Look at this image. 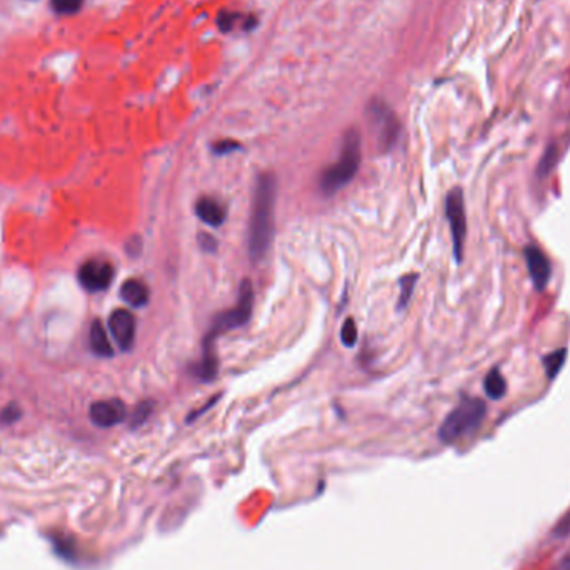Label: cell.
<instances>
[{
  "label": "cell",
  "instance_id": "cell-1",
  "mask_svg": "<svg viewBox=\"0 0 570 570\" xmlns=\"http://www.w3.org/2000/svg\"><path fill=\"white\" fill-rule=\"evenodd\" d=\"M252 307H254V289H252L250 281L246 278L240 284L237 304L232 309H229V311L217 315L209 334L205 335L204 355H202V361L197 367V376L200 380L210 382L216 378L217 370H219V361H217L216 355V340L224 332L233 331V328L246 325L252 315Z\"/></svg>",
  "mask_w": 570,
  "mask_h": 570
},
{
  "label": "cell",
  "instance_id": "cell-2",
  "mask_svg": "<svg viewBox=\"0 0 570 570\" xmlns=\"http://www.w3.org/2000/svg\"><path fill=\"white\" fill-rule=\"evenodd\" d=\"M277 198V182L272 174L260 175L252 202L248 220V255L252 260H260L267 254L274 239V213Z\"/></svg>",
  "mask_w": 570,
  "mask_h": 570
},
{
  "label": "cell",
  "instance_id": "cell-3",
  "mask_svg": "<svg viewBox=\"0 0 570 570\" xmlns=\"http://www.w3.org/2000/svg\"><path fill=\"white\" fill-rule=\"evenodd\" d=\"M361 135L357 130H349L344 139L340 159L320 175V192L324 195H334L350 181H354L361 167Z\"/></svg>",
  "mask_w": 570,
  "mask_h": 570
},
{
  "label": "cell",
  "instance_id": "cell-4",
  "mask_svg": "<svg viewBox=\"0 0 570 570\" xmlns=\"http://www.w3.org/2000/svg\"><path fill=\"white\" fill-rule=\"evenodd\" d=\"M485 415H487V407H485L484 400L477 399V397H464L442 422L439 428V439L443 443L461 441L479 430Z\"/></svg>",
  "mask_w": 570,
  "mask_h": 570
},
{
  "label": "cell",
  "instance_id": "cell-5",
  "mask_svg": "<svg viewBox=\"0 0 570 570\" xmlns=\"http://www.w3.org/2000/svg\"><path fill=\"white\" fill-rule=\"evenodd\" d=\"M445 216L450 225V235L454 244V257L457 263L464 257V244L467 237V219H465V202L464 192L461 187H455L447 194L445 198Z\"/></svg>",
  "mask_w": 570,
  "mask_h": 570
},
{
  "label": "cell",
  "instance_id": "cell-6",
  "mask_svg": "<svg viewBox=\"0 0 570 570\" xmlns=\"http://www.w3.org/2000/svg\"><path fill=\"white\" fill-rule=\"evenodd\" d=\"M370 114V124H372L374 137H376L378 147L382 151H387L396 144L397 137H399V122L392 110L384 104H374L369 110Z\"/></svg>",
  "mask_w": 570,
  "mask_h": 570
},
{
  "label": "cell",
  "instance_id": "cell-7",
  "mask_svg": "<svg viewBox=\"0 0 570 570\" xmlns=\"http://www.w3.org/2000/svg\"><path fill=\"white\" fill-rule=\"evenodd\" d=\"M79 281L90 292H101L112 284L114 267L105 260H89L80 267Z\"/></svg>",
  "mask_w": 570,
  "mask_h": 570
},
{
  "label": "cell",
  "instance_id": "cell-8",
  "mask_svg": "<svg viewBox=\"0 0 570 570\" xmlns=\"http://www.w3.org/2000/svg\"><path fill=\"white\" fill-rule=\"evenodd\" d=\"M523 255H526V263L527 270H529V275L534 282V287L542 292L545 290V287L549 285L550 277H552V265H550V260L544 252L541 250L537 246L530 244V246L526 247L523 250Z\"/></svg>",
  "mask_w": 570,
  "mask_h": 570
},
{
  "label": "cell",
  "instance_id": "cell-9",
  "mask_svg": "<svg viewBox=\"0 0 570 570\" xmlns=\"http://www.w3.org/2000/svg\"><path fill=\"white\" fill-rule=\"evenodd\" d=\"M127 415L124 402L118 399L94 402L90 407V419L97 427H114Z\"/></svg>",
  "mask_w": 570,
  "mask_h": 570
},
{
  "label": "cell",
  "instance_id": "cell-10",
  "mask_svg": "<svg viewBox=\"0 0 570 570\" xmlns=\"http://www.w3.org/2000/svg\"><path fill=\"white\" fill-rule=\"evenodd\" d=\"M109 327L122 350L132 349L133 340H135V317L132 315V312L124 311V309L112 312L109 319Z\"/></svg>",
  "mask_w": 570,
  "mask_h": 570
},
{
  "label": "cell",
  "instance_id": "cell-11",
  "mask_svg": "<svg viewBox=\"0 0 570 570\" xmlns=\"http://www.w3.org/2000/svg\"><path fill=\"white\" fill-rule=\"evenodd\" d=\"M195 213L204 224L210 225V227H219L227 217V209L217 198L202 197L195 204Z\"/></svg>",
  "mask_w": 570,
  "mask_h": 570
},
{
  "label": "cell",
  "instance_id": "cell-12",
  "mask_svg": "<svg viewBox=\"0 0 570 570\" xmlns=\"http://www.w3.org/2000/svg\"><path fill=\"white\" fill-rule=\"evenodd\" d=\"M120 297L127 304L132 305V307H144V305H147L151 292H148L147 285L144 282L137 281V278H130V281L124 282V285H122Z\"/></svg>",
  "mask_w": 570,
  "mask_h": 570
},
{
  "label": "cell",
  "instance_id": "cell-13",
  "mask_svg": "<svg viewBox=\"0 0 570 570\" xmlns=\"http://www.w3.org/2000/svg\"><path fill=\"white\" fill-rule=\"evenodd\" d=\"M89 340H90V347H92V350H94V354L101 355V357H110V355L114 354L112 346H110V340L109 337H107L104 325H102V322H99V320H95V322L92 324Z\"/></svg>",
  "mask_w": 570,
  "mask_h": 570
},
{
  "label": "cell",
  "instance_id": "cell-14",
  "mask_svg": "<svg viewBox=\"0 0 570 570\" xmlns=\"http://www.w3.org/2000/svg\"><path fill=\"white\" fill-rule=\"evenodd\" d=\"M484 390H485V393H487L489 399H492V400L504 399V396H506V392H507V382L502 374H500L499 369L489 370V374L484 378Z\"/></svg>",
  "mask_w": 570,
  "mask_h": 570
},
{
  "label": "cell",
  "instance_id": "cell-15",
  "mask_svg": "<svg viewBox=\"0 0 570 570\" xmlns=\"http://www.w3.org/2000/svg\"><path fill=\"white\" fill-rule=\"evenodd\" d=\"M565 359H567V349H557L550 352V354H547L545 357L542 359L549 380H554V378L558 376V372H560L562 367H564Z\"/></svg>",
  "mask_w": 570,
  "mask_h": 570
},
{
  "label": "cell",
  "instance_id": "cell-16",
  "mask_svg": "<svg viewBox=\"0 0 570 570\" xmlns=\"http://www.w3.org/2000/svg\"><path fill=\"white\" fill-rule=\"evenodd\" d=\"M557 147L556 145H549V148L544 152V155H542L541 162H539V167H537V175L541 179L547 177V175L550 174V172L554 170V167H556L557 164Z\"/></svg>",
  "mask_w": 570,
  "mask_h": 570
},
{
  "label": "cell",
  "instance_id": "cell-17",
  "mask_svg": "<svg viewBox=\"0 0 570 570\" xmlns=\"http://www.w3.org/2000/svg\"><path fill=\"white\" fill-rule=\"evenodd\" d=\"M417 278H419V275L417 274H409L400 281V296H399V305H397L399 309H404L405 305L409 304V300H411L412 292H414V289H415Z\"/></svg>",
  "mask_w": 570,
  "mask_h": 570
},
{
  "label": "cell",
  "instance_id": "cell-18",
  "mask_svg": "<svg viewBox=\"0 0 570 570\" xmlns=\"http://www.w3.org/2000/svg\"><path fill=\"white\" fill-rule=\"evenodd\" d=\"M357 337H359V331H357V325H355V320L347 319L342 327H340V340H342V344L346 347H354L355 342H357Z\"/></svg>",
  "mask_w": 570,
  "mask_h": 570
},
{
  "label": "cell",
  "instance_id": "cell-19",
  "mask_svg": "<svg viewBox=\"0 0 570 570\" xmlns=\"http://www.w3.org/2000/svg\"><path fill=\"white\" fill-rule=\"evenodd\" d=\"M83 0H52L53 9L59 14H75L82 7Z\"/></svg>",
  "mask_w": 570,
  "mask_h": 570
},
{
  "label": "cell",
  "instance_id": "cell-20",
  "mask_svg": "<svg viewBox=\"0 0 570 570\" xmlns=\"http://www.w3.org/2000/svg\"><path fill=\"white\" fill-rule=\"evenodd\" d=\"M152 409H154V405H152V402H142V404H140L139 407L135 409V412H133V415H132V427L142 426L145 420L148 419V415H151Z\"/></svg>",
  "mask_w": 570,
  "mask_h": 570
},
{
  "label": "cell",
  "instance_id": "cell-21",
  "mask_svg": "<svg viewBox=\"0 0 570 570\" xmlns=\"http://www.w3.org/2000/svg\"><path fill=\"white\" fill-rule=\"evenodd\" d=\"M198 244H200V248L204 252H216L217 246H219V242H217L216 237L210 235V233H205V232H202L200 235H198Z\"/></svg>",
  "mask_w": 570,
  "mask_h": 570
},
{
  "label": "cell",
  "instance_id": "cell-22",
  "mask_svg": "<svg viewBox=\"0 0 570 570\" xmlns=\"http://www.w3.org/2000/svg\"><path fill=\"white\" fill-rule=\"evenodd\" d=\"M18 417H21V409H18L17 405H9V407L3 409L2 414H0V420H2L3 424H12L15 420H18Z\"/></svg>",
  "mask_w": 570,
  "mask_h": 570
},
{
  "label": "cell",
  "instance_id": "cell-23",
  "mask_svg": "<svg viewBox=\"0 0 570 570\" xmlns=\"http://www.w3.org/2000/svg\"><path fill=\"white\" fill-rule=\"evenodd\" d=\"M240 145L237 142H233V140H220L219 144L213 145V152H216L217 155H224V154H231V152L237 151Z\"/></svg>",
  "mask_w": 570,
  "mask_h": 570
},
{
  "label": "cell",
  "instance_id": "cell-24",
  "mask_svg": "<svg viewBox=\"0 0 570 570\" xmlns=\"http://www.w3.org/2000/svg\"><path fill=\"white\" fill-rule=\"evenodd\" d=\"M235 15H232V14H227V12H224V14H220V17H219V29L220 30H224V32H227V30H231L232 27H233V24H235Z\"/></svg>",
  "mask_w": 570,
  "mask_h": 570
},
{
  "label": "cell",
  "instance_id": "cell-25",
  "mask_svg": "<svg viewBox=\"0 0 570 570\" xmlns=\"http://www.w3.org/2000/svg\"><path fill=\"white\" fill-rule=\"evenodd\" d=\"M557 570H570V550L567 554H565L564 557H562L560 564H558Z\"/></svg>",
  "mask_w": 570,
  "mask_h": 570
}]
</instances>
